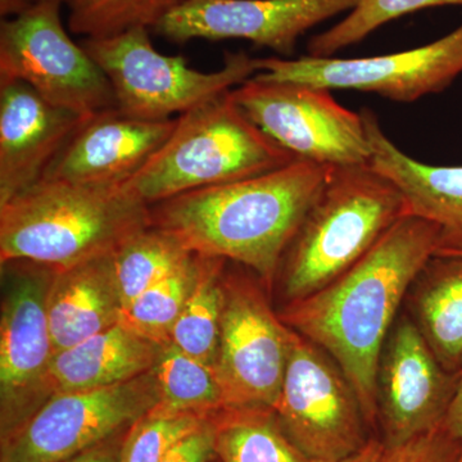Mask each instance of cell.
Wrapping results in <instances>:
<instances>
[{"instance_id": "6da1fadb", "label": "cell", "mask_w": 462, "mask_h": 462, "mask_svg": "<svg viewBox=\"0 0 462 462\" xmlns=\"http://www.w3.org/2000/svg\"><path fill=\"white\" fill-rule=\"evenodd\" d=\"M439 249L436 225L406 215L348 272L320 291L287 302L279 314L338 364L370 428L378 424L376 379L383 348L407 291Z\"/></svg>"}, {"instance_id": "7a4b0ae2", "label": "cell", "mask_w": 462, "mask_h": 462, "mask_svg": "<svg viewBox=\"0 0 462 462\" xmlns=\"http://www.w3.org/2000/svg\"><path fill=\"white\" fill-rule=\"evenodd\" d=\"M331 170L296 160L254 178L188 191L149 207L151 226L200 256L247 267L270 287Z\"/></svg>"}, {"instance_id": "3957f363", "label": "cell", "mask_w": 462, "mask_h": 462, "mask_svg": "<svg viewBox=\"0 0 462 462\" xmlns=\"http://www.w3.org/2000/svg\"><path fill=\"white\" fill-rule=\"evenodd\" d=\"M149 226V206L123 187L42 178L0 205V263L63 269L115 254Z\"/></svg>"}, {"instance_id": "277c9868", "label": "cell", "mask_w": 462, "mask_h": 462, "mask_svg": "<svg viewBox=\"0 0 462 462\" xmlns=\"http://www.w3.org/2000/svg\"><path fill=\"white\" fill-rule=\"evenodd\" d=\"M406 215L401 191L373 167H333L279 267L287 302L348 272Z\"/></svg>"}, {"instance_id": "5b68a950", "label": "cell", "mask_w": 462, "mask_h": 462, "mask_svg": "<svg viewBox=\"0 0 462 462\" xmlns=\"http://www.w3.org/2000/svg\"><path fill=\"white\" fill-rule=\"evenodd\" d=\"M296 160L249 120L229 91L178 116L170 138L121 187L151 207L188 191L263 175Z\"/></svg>"}, {"instance_id": "8992f818", "label": "cell", "mask_w": 462, "mask_h": 462, "mask_svg": "<svg viewBox=\"0 0 462 462\" xmlns=\"http://www.w3.org/2000/svg\"><path fill=\"white\" fill-rule=\"evenodd\" d=\"M80 44L108 79L116 108L141 120H171L258 74L257 58L245 51L225 54L217 71L191 69L182 56L160 53L145 27Z\"/></svg>"}, {"instance_id": "52a82bcc", "label": "cell", "mask_w": 462, "mask_h": 462, "mask_svg": "<svg viewBox=\"0 0 462 462\" xmlns=\"http://www.w3.org/2000/svg\"><path fill=\"white\" fill-rule=\"evenodd\" d=\"M60 0H35L0 23V79L23 81L39 96L83 117L116 108L114 90L83 45L63 26Z\"/></svg>"}, {"instance_id": "ba28073f", "label": "cell", "mask_w": 462, "mask_h": 462, "mask_svg": "<svg viewBox=\"0 0 462 462\" xmlns=\"http://www.w3.org/2000/svg\"><path fill=\"white\" fill-rule=\"evenodd\" d=\"M249 120L297 160L331 167L369 166L372 144L363 115L329 89L254 75L231 90Z\"/></svg>"}, {"instance_id": "9c48e42d", "label": "cell", "mask_w": 462, "mask_h": 462, "mask_svg": "<svg viewBox=\"0 0 462 462\" xmlns=\"http://www.w3.org/2000/svg\"><path fill=\"white\" fill-rule=\"evenodd\" d=\"M273 411L289 439L311 462L346 460L372 439L360 398L338 364L294 330Z\"/></svg>"}, {"instance_id": "30bf717a", "label": "cell", "mask_w": 462, "mask_h": 462, "mask_svg": "<svg viewBox=\"0 0 462 462\" xmlns=\"http://www.w3.org/2000/svg\"><path fill=\"white\" fill-rule=\"evenodd\" d=\"M153 370L111 387L48 398L7 440L0 462H62L126 433L158 402Z\"/></svg>"}, {"instance_id": "8fae6325", "label": "cell", "mask_w": 462, "mask_h": 462, "mask_svg": "<svg viewBox=\"0 0 462 462\" xmlns=\"http://www.w3.org/2000/svg\"><path fill=\"white\" fill-rule=\"evenodd\" d=\"M258 78L314 85L324 89L374 93L412 103L442 93L462 74V23L438 41L385 56L257 58Z\"/></svg>"}, {"instance_id": "7c38bea8", "label": "cell", "mask_w": 462, "mask_h": 462, "mask_svg": "<svg viewBox=\"0 0 462 462\" xmlns=\"http://www.w3.org/2000/svg\"><path fill=\"white\" fill-rule=\"evenodd\" d=\"M0 318V430L2 442L16 433L51 396L54 352L47 312L53 267L14 261Z\"/></svg>"}, {"instance_id": "4fadbf2b", "label": "cell", "mask_w": 462, "mask_h": 462, "mask_svg": "<svg viewBox=\"0 0 462 462\" xmlns=\"http://www.w3.org/2000/svg\"><path fill=\"white\" fill-rule=\"evenodd\" d=\"M293 330L267 302L257 282L224 276L223 314L216 375L225 407L275 410Z\"/></svg>"}, {"instance_id": "5bb4252c", "label": "cell", "mask_w": 462, "mask_h": 462, "mask_svg": "<svg viewBox=\"0 0 462 462\" xmlns=\"http://www.w3.org/2000/svg\"><path fill=\"white\" fill-rule=\"evenodd\" d=\"M360 0H187L153 32L167 42L240 39L291 57L298 39Z\"/></svg>"}, {"instance_id": "9a60e30c", "label": "cell", "mask_w": 462, "mask_h": 462, "mask_svg": "<svg viewBox=\"0 0 462 462\" xmlns=\"http://www.w3.org/2000/svg\"><path fill=\"white\" fill-rule=\"evenodd\" d=\"M458 375L447 373L411 318L394 322L376 379L383 443L396 448L445 421Z\"/></svg>"}, {"instance_id": "2e32d148", "label": "cell", "mask_w": 462, "mask_h": 462, "mask_svg": "<svg viewBox=\"0 0 462 462\" xmlns=\"http://www.w3.org/2000/svg\"><path fill=\"white\" fill-rule=\"evenodd\" d=\"M176 123L178 117L141 120L117 108L100 112L81 125L42 178L88 187H121L162 147Z\"/></svg>"}, {"instance_id": "e0dca14e", "label": "cell", "mask_w": 462, "mask_h": 462, "mask_svg": "<svg viewBox=\"0 0 462 462\" xmlns=\"http://www.w3.org/2000/svg\"><path fill=\"white\" fill-rule=\"evenodd\" d=\"M88 118L51 105L23 81L0 79V205L42 180Z\"/></svg>"}, {"instance_id": "ac0fdd59", "label": "cell", "mask_w": 462, "mask_h": 462, "mask_svg": "<svg viewBox=\"0 0 462 462\" xmlns=\"http://www.w3.org/2000/svg\"><path fill=\"white\" fill-rule=\"evenodd\" d=\"M373 153L370 167L396 185L409 215L436 225L438 254H462V166H431L413 160L383 132L378 117L363 109Z\"/></svg>"}, {"instance_id": "d6986e66", "label": "cell", "mask_w": 462, "mask_h": 462, "mask_svg": "<svg viewBox=\"0 0 462 462\" xmlns=\"http://www.w3.org/2000/svg\"><path fill=\"white\" fill-rule=\"evenodd\" d=\"M114 254L53 267L47 312L56 354L120 322L123 302Z\"/></svg>"}, {"instance_id": "ffe728a7", "label": "cell", "mask_w": 462, "mask_h": 462, "mask_svg": "<svg viewBox=\"0 0 462 462\" xmlns=\"http://www.w3.org/2000/svg\"><path fill=\"white\" fill-rule=\"evenodd\" d=\"M161 346L118 322L53 356L51 396L111 387L144 375L156 366Z\"/></svg>"}, {"instance_id": "44dd1931", "label": "cell", "mask_w": 462, "mask_h": 462, "mask_svg": "<svg viewBox=\"0 0 462 462\" xmlns=\"http://www.w3.org/2000/svg\"><path fill=\"white\" fill-rule=\"evenodd\" d=\"M416 327L447 373L462 372V257L437 254L412 284Z\"/></svg>"}, {"instance_id": "7402d4cb", "label": "cell", "mask_w": 462, "mask_h": 462, "mask_svg": "<svg viewBox=\"0 0 462 462\" xmlns=\"http://www.w3.org/2000/svg\"><path fill=\"white\" fill-rule=\"evenodd\" d=\"M220 462H311L267 407H225L214 415Z\"/></svg>"}, {"instance_id": "603a6c76", "label": "cell", "mask_w": 462, "mask_h": 462, "mask_svg": "<svg viewBox=\"0 0 462 462\" xmlns=\"http://www.w3.org/2000/svg\"><path fill=\"white\" fill-rule=\"evenodd\" d=\"M226 263L224 258L203 257L199 278L171 336L172 345L214 369L220 345Z\"/></svg>"}, {"instance_id": "cb8c5ba5", "label": "cell", "mask_w": 462, "mask_h": 462, "mask_svg": "<svg viewBox=\"0 0 462 462\" xmlns=\"http://www.w3.org/2000/svg\"><path fill=\"white\" fill-rule=\"evenodd\" d=\"M153 372L160 398L152 411L214 415L225 409L223 388L214 367L200 363L172 343L161 346Z\"/></svg>"}, {"instance_id": "d4e9b609", "label": "cell", "mask_w": 462, "mask_h": 462, "mask_svg": "<svg viewBox=\"0 0 462 462\" xmlns=\"http://www.w3.org/2000/svg\"><path fill=\"white\" fill-rule=\"evenodd\" d=\"M193 254L170 234L152 226L125 242L114 254L116 281L123 310L178 269Z\"/></svg>"}, {"instance_id": "484cf974", "label": "cell", "mask_w": 462, "mask_h": 462, "mask_svg": "<svg viewBox=\"0 0 462 462\" xmlns=\"http://www.w3.org/2000/svg\"><path fill=\"white\" fill-rule=\"evenodd\" d=\"M203 257L191 254L165 279L147 289L123 310L120 324L157 345H170L173 327L199 278Z\"/></svg>"}, {"instance_id": "4316f807", "label": "cell", "mask_w": 462, "mask_h": 462, "mask_svg": "<svg viewBox=\"0 0 462 462\" xmlns=\"http://www.w3.org/2000/svg\"><path fill=\"white\" fill-rule=\"evenodd\" d=\"M69 9V32L84 39L109 38L154 27L187 0H60Z\"/></svg>"}, {"instance_id": "83f0119b", "label": "cell", "mask_w": 462, "mask_h": 462, "mask_svg": "<svg viewBox=\"0 0 462 462\" xmlns=\"http://www.w3.org/2000/svg\"><path fill=\"white\" fill-rule=\"evenodd\" d=\"M460 5L462 0H360L345 20L327 32L312 36L309 56L333 57L343 48L363 42L379 27L422 9Z\"/></svg>"}, {"instance_id": "f1b7e54d", "label": "cell", "mask_w": 462, "mask_h": 462, "mask_svg": "<svg viewBox=\"0 0 462 462\" xmlns=\"http://www.w3.org/2000/svg\"><path fill=\"white\" fill-rule=\"evenodd\" d=\"M212 415L149 411L125 434L121 462H161L176 443L199 430Z\"/></svg>"}, {"instance_id": "f546056e", "label": "cell", "mask_w": 462, "mask_h": 462, "mask_svg": "<svg viewBox=\"0 0 462 462\" xmlns=\"http://www.w3.org/2000/svg\"><path fill=\"white\" fill-rule=\"evenodd\" d=\"M384 462H462V448L443 421L404 445L389 448Z\"/></svg>"}, {"instance_id": "4dcf8cb0", "label": "cell", "mask_w": 462, "mask_h": 462, "mask_svg": "<svg viewBox=\"0 0 462 462\" xmlns=\"http://www.w3.org/2000/svg\"><path fill=\"white\" fill-rule=\"evenodd\" d=\"M214 415L199 430L176 443L161 462H209L215 460L217 454H216Z\"/></svg>"}, {"instance_id": "1f68e13d", "label": "cell", "mask_w": 462, "mask_h": 462, "mask_svg": "<svg viewBox=\"0 0 462 462\" xmlns=\"http://www.w3.org/2000/svg\"><path fill=\"white\" fill-rule=\"evenodd\" d=\"M125 434L111 438L62 462H121V446Z\"/></svg>"}, {"instance_id": "d6a6232c", "label": "cell", "mask_w": 462, "mask_h": 462, "mask_svg": "<svg viewBox=\"0 0 462 462\" xmlns=\"http://www.w3.org/2000/svg\"><path fill=\"white\" fill-rule=\"evenodd\" d=\"M445 425L449 433L460 443L462 448V372L458 375L454 400L447 411Z\"/></svg>"}, {"instance_id": "836d02e7", "label": "cell", "mask_w": 462, "mask_h": 462, "mask_svg": "<svg viewBox=\"0 0 462 462\" xmlns=\"http://www.w3.org/2000/svg\"><path fill=\"white\" fill-rule=\"evenodd\" d=\"M388 449L383 440L372 438L366 447L361 449L360 452L339 462H384L388 455Z\"/></svg>"}, {"instance_id": "e575fe53", "label": "cell", "mask_w": 462, "mask_h": 462, "mask_svg": "<svg viewBox=\"0 0 462 462\" xmlns=\"http://www.w3.org/2000/svg\"><path fill=\"white\" fill-rule=\"evenodd\" d=\"M33 2L35 0H0V16L2 20L18 16L32 7Z\"/></svg>"}, {"instance_id": "d590c367", "label": "cell", "mask_w": 462, "mask_h": 462, "mask_svg": "<svg viewBox=\"0 0 462 462\" xmlns=\"http://www.w3.org/2000/svg\"><path fill=\"white\" fill-rule=\"evenodd\" d=\"M451 256H460V257H462V254H451Z\"/></svg>"}]
</instances>
